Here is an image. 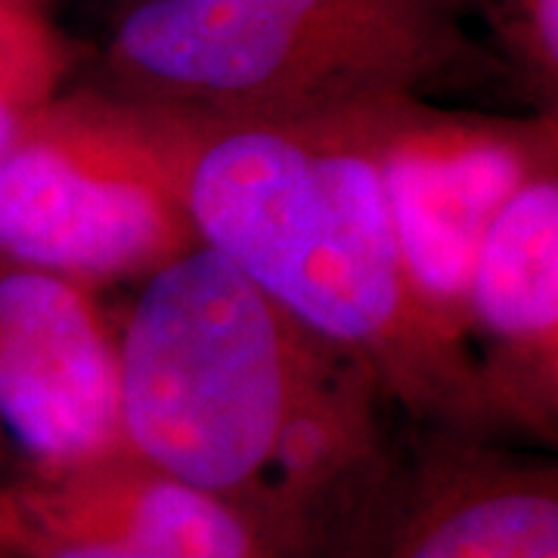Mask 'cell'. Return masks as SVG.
Here are the masks:
<instances>
[{
  "label": "cell",
  "instance_id": "8",
  "mask_svg": "<svg viewBox=\"0 0 558 558\" xmlns=\"http://www.w3.org/2000/svg\"><path fill=\"white\" fill-rule=\"evenodd\" d=\"M469 344L499 432L558 438V165L527 180L481 242Z\"/></svg>",
  "mask_w": 558,
  "mask_h": 558
},
{
  "label": "cell",
  "instance_id": "1",
  "mask_svg": "<svg viewBox=\"0 0 558 558\" xmlns=\"http://www.w3.org/2000/svg\"><path fill=\"white\" fill-rule=\"evenodd\" d=\"M72 100L159 180L199 245L357 360L388 403L432 432L497 438L472 351L422 311L403 270L379 165L381 128L398 102L255 121L87 87Z\"/></svg>",
  "mask_w": 558,
  "mask_h": 558
},
{
  "label": "cell",
  "instance_id": "14",
  "mask_svg": "<svg viewBox=\"0 0 558 558\" xmlns=\"http://www.w3.org/2000/svg\"><path fill=\"white\" fill-rule=\"evenodd\" d=\"M137 3H149V0H124V10H128V7H137Z\"/></svg>",
  "mask_w": 558,
  "mask_h": 558
},
{
  "label": "cell",
  "instance_id": "7",
  "mask_svg": "<svg viewBox=\"0 0 558 558\" xmlns=\"http://www.w3.org/2000/svg\"><path fill=\"white\" fill-rule=\"evenodd\" d=\"M94 289L0 260V432L53 478L119 450V351Z\"/></svg>",
  "mask_w": 558,
  "mask_h": 558
},
{
  "label": "cell",
  "instance_id": "2",
  "mask_svg": "<svg viewBox=\"0 0 558 558\" xmlns=\"http://www.w3.org/2000/svg\"><path fill=\"white\" fill-rule=\"evenodd\" d=\"M116 351L119 450L326 558L391 450L357 360L205 245L143 277Z\"/></svg>",
  "mask_w": 558,
  "mask_h": 558
},
{
  "label": "cell",
  "instance_id": "10",
  "mask_svg": "<svg viewBox=\"0 0 558 558\" xmlns=\"http://www.w3.org/2000/svg\"><path fill=\"white\" fill-rule=\"evenodd\" d=\"M531 112L558 116V0H465Z\"/></svg>",
  "mask_w": 558,
  "mask_h": 558
},
{
  "label": "cell",
  "instance_id": "9",
  "mask_svg": "<svg viewBox=\"0 0 558 558\" xmlns=\"http://www.w3.org/2000/svg\"><path fill=\"white\" fill-rule=\"evenodd\" d=\"M25 512L143 558H295L236 506L116 450L53 478L7 484Z\"/></svg>",
  "mask_w": 558,
  "mask_h": 558
},
{
  "label": "cell",
  "instance_id": "12",
  "mask_svg": "<svg viewBox=\"0 0 558 558\" xmlns=\"http://www.w3.org/2000/svg\"><path fill=\"white\" fill-rule=\"evenodd\" d=\"M20 22L13 20V13L7 10V3L0 0V94L25 102V106H38L28 100V72H22L25 65V47H22Z\"/></svg>",
  "mask_w": 558,
  "mask_h": 558
},
{
  "label": "cell",
  "instance_id": "5",
  "mask_svg": "<svg viewBox=\"0 0 558 558\" xmlns=\"http://www.w3.org/2000/svg\"><path fill=\"white\" fill-rule=\"evenodd\" d=\"M193 245L159 180L102 137L72 97L28 109L0 161V260L94 289L149 277Z\"/></svg>",
  "mask_w": 558,
  "mask_h": 558
},
{
  "label": "cell",
  "instance_id": "4",
  "mask_svg": "<svg viewBox=\"0 0 558 558\" xmlns=\"http://www.w3.org/2000/svg\"><path fill=\"white\" fill-rule=\"evenodd\" d=\"M379 165L410 289L472 351L469 286L481 242L506 202L558 165V116H487L403 100L381 128Z\"/></svg>",
  "mask_w": 558,
  "mask_h": 558
},
{
  "label": "cell",
  "instance_id": "6",
  "mask_svg": "<svg viewBox=\"0 0 558 558\" xmlns=\"http://www.w3.org/2000/svg\"><path fill=\"white\" fill-rule=\"evenodd\" d=\"M326 558H558L556 462L422 428L391 444Z\"/></svg>",
  "mask_w": 558,
  "mask_h": 558
},
{
  "label": "cell",
  "instance_id": "11",
  "mask_svg": "<svg viewBox=\"0 0 558 558\" xmlns=\"http://www.w3.org/2000/svg\"><path fill=\"white\" fill-rule=\"evenodd\" d=\"M0 558H143L116 539L69 531L25 512L0 487Z\"/></svg>",
  "mask_w": 558,
  "mask_h": 558
},
{
  "label": "cell",
  "instance_id": "3",
  "mask_svg": "<svg viewBox=\"0 0 558 558\" xmlns=\"http://www.w3.org/2000/svg\"><path fill=\"white\" fill-rule=\"evenodd\" d=\"M509 87L465 0H149L87 90L218 119L304 121Z\"/></svg>",
  "mask_w": 558,
  "mask_h": 558
},
{
  "label": "cell",
  "instance_id": "13",
  "mask_svg": "<svg viewBox=\"0 0 558 558\" xmlns=\"http://www.w3.org/2000/svg\"><path fill=\"white\" fill-rule=\"evenodd\" d=\"M28 109H32V106L13 100V97H7V94H0V161L7 159V153H10L13 143L20 140Z\"/></svg>",
  "mask_w": 558,
  "mask_h": 558
}]
</instances>
